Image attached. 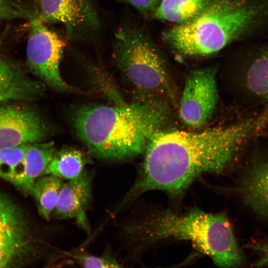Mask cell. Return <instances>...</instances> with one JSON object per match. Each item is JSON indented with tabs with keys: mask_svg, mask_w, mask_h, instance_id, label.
<instances>
[{
	"mask_svg": "<svg viewBox=\"0 0 268 268\" xmlns=\"http://www.w3.org/2000/svg\"><path fill=\"white\" fill-rule=\"evenodd\" d=\"M35 17L45 23L64 26L67 38L87 40L100 30V22L91 0H34V8L28 10V18Z\"/></svg>",
	"mask_w": 268,
	"mask_h": 268,
	"instance_id": "obj_7",
	"label": "cell"
},
{
	"mask_svg": "<svg viewBox=\"0 0 268 268\" xmlns=\"http://www.w3.org/2000/svg\"><path fill=\"white\" fill-rule=\"evenodd\" d=\"M56 153L53 142H40L28 144L24 157L22 172L17 187L29 193L35 181L42 176Z\"/></svg>",
	"mask_w": 268,
	"mask_h": 268,
	"instance_id": "obj_15",
	"label": "cell"
},
{
	"mask_svg": "<svg viewBox=\"0 0 268 268\" xmlns=\"http://www.w3.org/2000/svg\"><path fill=\"white\" fill-rule=\"evenodd\" d=\"M237 93L268 109V51L261 54L236 75Z\"/></svg>",
	"mask_w": 268,
	"mask_h": 268,
	"instance_id": "obj_13",
	"label": "cell"
},
{
	"mask_svg": "<svg viewBox=\"0 0 268 268\" xmlns=\"http://www.w3.org/2000/svg\"><path fill=\"white\" fill-rule=\"evenodd\" d=\"M113 55L117 67L139 98L176 103V89L165 60L143 31L132 26L121 27L115 35Z\"/></svg>",
	"mask_w": 268,
	"mask_h": 268,
	"instance_id": "obj_4",
	"label": "cell"
},
{
	"mask_svg": "<svg viewBox=\"0 0 268 268\" xmlns=\"http://www.w3.org/2000/svg\"><path fill=\"white\" fill-rule=\"evenodd\" d=\"M211 0H161L154 17L176 24L186 23L199 15Z\"/></svg>",
	"mask_w": 268,
	"mask_h": 268,
	"instance_id": "obj_16",
	"label": "cell"
},
{
	"mask_svg": "<svg viewBox=\"0 0 268 268\" xmlns=\"http://www.w3.org/2000/svg\"><path fill=\"white\" fill-rule=\"evenodd\" d=\"M76 263L84 268H119L121 265L114 258L108 256H96L86 254L71 255Z\"/></svg>",
	"mask_w": 268,
	"mask_h": 268,
	"instance_id": "obj_20",
	"label": "cell"
},
{
	"mask_svg": "<svg viewBox=\"0 0 268 268\" xmlns=\"http://www.w3.org/2000/svg\"><path fill=\"white\" fill-rule=\"evenodd\" d=\"M28 144L0 149V177L18 186Z\"/></svg>",
	"mask_w": 268,
	"mask_h": 268,
	"instance_id": "obj_19",
	"label": "cell"
},
{
	"mask_svg": "<svg viewBox=\"0 0 268 268\" xmlns=\"http://www.w3.org/2000/svg\"><path fill=\"white\" fill-rule=\"evenodd\" d=\"M265 129L264 120L252 114L200 132L158 131L145 148L139 176L120 206L150 190L180 196L199 175L221 173L233 165Z\"/></svg>",
	"mask_w": 268,
	"mask_h": 268,
	"instance_id": "obj_1",
	"label": "cell"
},
{
	"mask_svg": "<svg viewBox=\"0 0 268 268\" xmlns=\"http://www.w3.org/2000/svg\"><path fill=\"white\" fill-rule=\"evenodd\" d=\"M253 248L260 256L254 265L256 267L268 266V241L255 244Z\"/></svg>",
	"mask_w": 268,
	"mask_h": 268,
	"instance_id": "obj_23",
	"label": "cell"
},
{
	"mask_svg": "<svg viewBox=\"0 0 268 268\" xmlns=\"http://www.w3.org/2000/svg\"><path fill=\"white\" fill-rule=\"evenodd\" d=\"M128 229L138 241L145 243L170 238L189 240L220 267H238L244 261L224 214L198 209L181 214L163 210L146 216Z\"/></svg>",
	"mask_w": 268,
	"mask_h": 268,
	"instance_id": "obj_3",
	"label": "cell"
},
{
	"mask_svg": "<svg viewBox=\"0 0 268 268\" xmlns=\"http://www.w3.org/2000/svg\"><path fill=\"white\" fill-rule=\"evenodd\" d=\"M248 150L245 169L235 190L247 206L268 218V135L255 139Z\"/></svg>",
	"mask_w": 268,
	"mask_h": 268,
	"instance_id": "obj_10",
	"label": "cell"
},
{
	"mask_svg": "<svg viewBox=\"0 0 268 268\" xmlns=\"http://www.w3.org/2000/svg\"><path fill=\"white\" fill-rule=\"evenodd\" d=\"M170 115L169 102L154 98L116 106L82 105L70 114L78 138L97 158L121 161L145 149Z\"/></svg>",
	"mask_w": 268,
	"mask_h": 268,
	"instance_id": "obj_2",
	"label": "cell"
},
{
	"mask_svg": "<svg viewBox=\"0 0 268 268\" xmlns=\"http://www.w3.org/2000/svg\"><path fill=\"white\" fill-rule=\"evenodd\" d=\"M15 18H27L26 9L13 4L9 0H0V20Z\"/></svg>",
	"mask_w": 268,
	"mask_h": 268,
	"instance_id": "obj_21",
	"label": "cell"
},
{
	"mask_svg": "<svg viewBox=\"0 0 268 268\" xmlns=\"http://www.w3.org/2000/svg\"><path fill=\"white\" fill-rule=\"evenodd\" d=\"M63 186L61 179L50 175L39 177L34 182L30 193L34 197L40 214L49 219L57 204Z\"/></svg>",
	"mask_w": 268,
	"mask_h": 268,
	"instance_id": "obj_18",
	"label": "cell"
},
{
	"mask_svg": "<svg viewBox=\"0 0 268 268\" xmlns=\"http://www.w3.org/2000/svg\"><path fill=\"white\" fill-rule=\"evenodd\" d=\"M136 9L144 17L147 18L154 14L161 0H125Z\"/></svg>",
	"mask_w": 268,
	"mask_h": 268,
	"instance_id": "obj_22",
	"label": "cell"
},
{
	"mask_svg": "<svg viewBox=\"0 0 268 268\" xmlns=\"http://www.w3.org/2000/svg\"><path fill=\"white\" fill-rule=\"evenodd\" d=\"M44 85L0 57V103L34 99L43 93Z\"/></svg>",
	"mask_w": 268,
	"mask_h": 268,
	"instance_id": "obj_14",
	"label": "cell"
},
{
	"mask_svg": "<svg viewBox=\"0 0 268 268\" xmlns=\"http://www.w3.org/2000/svg\"><path fill=\"white\" fill-rule=\"evenodd\" d=\"M49 133V126L36 111L0 106V149L40 142Z\"/></svg>",
	"mask_w": 268,
	"mask_h": 268,
	"instance_id": "obj_11",
	"label": "cell"
},
{
	"mask_svg": "<svg viewBox=\"0 0 268 268\" xmlns=\"http://www.w3.org/2000/svg\"><path fill=\"white\" fill-rule=\"evenodd\" d=\"M92 177L83 171L63 184L53 211L59 219H73L86 232L90 233L86 211L91 197Z\"/></svg>",
	"mask_w": 268,
	"mask_h": 268,
	"instance_id": "obj_12",
	"label": "cell"
},
{
	"mask_svg": "<svg viewBox=\"0 0 268 268\" xmlns=\"http://www.w3.org/2000/svg\"><path fill=\"white\" fill-rule=\"evenodd\" d=\"M87 161L79 150L64 149L56 153L42 176L50 175L69 180L78 177L84 171Z\"/></svg>",
	"mask_w": 268,
	"mask_h": 268,
	"instance_id": "obj_17",
	"label": "cell"
},
{
	"mask_svg": "<svg viewBox=\"0 0 268 268\" xmlns=\"http://www.w3.org/2000/svg\"><path fill=\"white\" fill-rule=\"evenodd\" d=\"M239 38L230 0H211L193 19L175 24L162 34L169 48L186 57L212 55Z\"/></svg>",
	"mask_w": 268,
	"mask_h": 268,
	"instance_id": "obj_5",
	"label": "cell"
},
{
	"mask_svg": "<svg viewBox=\"0 0 268 268\" xmlns=\"http://www.w3.org/2000/svg\"><path fill=\"white\" fill-rule=\"evenodd\" d=\"M34 248L24 216L0 193V268L21 264L34 252Z\"/></svg>",
	"mask_w": 268,
	"mask_h": 268,
	"instance_id": "obj_9",
	"label": "cell"
},
{
	"mask_svg": "<svg viewBox=\"0 0 268 268\" xmlns=\"http://www.w3.org/2000/svg\"><path fill=\"white\" fill-rule=\"evenodd\" d=\"M30 32L26 55L31 71L47 85L57 91H75L63 79L60 71L66 44L55 32L35 17L28 18Z\"/></svg>",
	"mask_w": 268,
	"mask_h": 268,
	"instance_id": "obj_6",
	"label": "cell"
},
{
	"mask_svg": "<svg viewBox=\"0 0 268 268\" xmlns=\"http://www.w3.org/2000/svg\"><path fill=\"white\" fill-rule=\"evenodd\" d=\"M215 67L191 71L186 77L179 105L182 122L192 128L204 125L214 111L218 99Z\"/></svg>",
	"mask_w": 268,
	"mask_h": 268,
	"instance_id": "obj_8",
	"label": "cell"
}]
</instances>
